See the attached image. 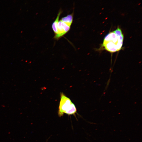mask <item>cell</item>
Instances as JSON below:
<instances>
[{"label": "cell", "instance_id": "1", "mask_svg": "<svg viewBox=\"0 0 142 142\" xmlns=\"http://www.w3.org/2000/svg\"><path fill=\"white\" fill-rule=\"evenodd\" d=\"M124 35L121 29L119 27L111 32L105 37L102 47L111 53L119 51L122 47Z\"/></svg>", "mask_w": 142, "mask_h": 142}, {"label": "cell", "instance_id": "2", "mask_svg": "<svg viewBox=\"0 0 142 142\" xmlns=\"http://www.w3.org/2000/svg\"><path fill=\"white\" fill-rule=\"evenodd\" d=\"M77 110L75 105L71 100L63 93L60 94V100L58 111L59 116H62L64 114L68 115H75Z\"/></svg>", "mask_w": 142, "mask_h": 142}, {"label": "cell", "instance_id": "3", "mask_svg": "<svg viewBox=\"0 0 142 142\" xmlns=\"http://www.w3.org/2000/svg\"><path fill=\"white\" fill-rule=\"evenodd\" d=\"M62 11L60 10L57 17L52 25V28L54 33V38L58 40L67 33L70 30L72 24L64 22L61 19L59 21Z\"/></svg>", "mask_w": 142, "mask_h": 142}, {"label": "cell", "instance_id": "4", "mask_svg": "<svg viewBox=\"0 0 142 142\" xmlns=\"http://www.w3.org/2000/svg\"><path fill=\"white\" fill-rule=\"evenodd\" d=\"M73 13L69 14L62 18L60 19L63 21L72 24L73 22Z\"/></svg>", "mask_w": 142, "mask_h": 142}, {"label": "cell", "instance_id": "5", "mask_svg": "<svg viewBox=\"0 0 142 142\" xmlns=\"http://www.w3.org/2000/svg\"><path fill=\"white\" fill-rule=\"evenodd\" d=\"M141 3H139L138 4V5H140V4Z\"/></svg>", "mask_w": 142, "mask_h": 142}, {"label": "cell", "instance_id": "6", "mask_svg": "<svg viewBox=\"0 0 142 142\" xmlns=\"http://www.w3.org/2000/svg\"><path fill=\"white\" fill-rule=\"evenodd\" d=\"M104 9V8H103L102 9V10H103Z\"/></svg>", "mask_w": 142, "mask_h": 142}]
</instances>
